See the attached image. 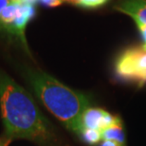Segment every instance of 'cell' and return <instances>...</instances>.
<instances>
[{
	"instance_id": "cell-8",
	"label": "cell",
	"mask_w": 146,
	"mask_h": 146,
	"mask_svg": "<svg viewBox=\"0 0 146 146\" xmlns=\"http://www.w3.org/2000/svg\"><path fill=\"white\" fill-rule=\"evenodd\" d=\"M63 1L82 8L95 9L104 5L108 0H63Z\"/></svg>"
},
{
	"instance_id": "cell-6",
	"label": "cell",
	"mask_w": 146,
	"mask_h": 146,
	"mask_svg": "<svg viewBox=\"0 0 146 146\" xmlns=\"http://www.w3.org/2000/svg\"><path fill=\"white\" fill-rule=\"evenodd\" d=\"M102 135L104 141H113L123 146H126L125 136H124L122 125H116L104 129L102 132Z\"/></svg>"
},
{
	"instance_id": "cell-5",
	"label": "cell",
	"mask_w": 146,
	"mask_h": 146,
	"mask_svg": "<svg viewBox=\"0 0 146 146\" xmlns=\"http://www.w3.org/2000/svg\"><path fill=\"white\" fill-rule=\"evenodd\" d=\"M115 10L146 25V0H120Z\"/></svg>"
},
{
	"instance_id": "cell-2",
	"label": "cell",
	"mask_w": 146,
	"mask_h": 146,
	"mask_svg": "<svg viewBox=\"0 0 146 146\" xmlns=\"http://www.w3.org/2000/svg\"><path fill=\"white\" fill-rule=\"evenodd\" d=\"M25 76L33 92L49 112L67 129L81 136L83 131V115L89 108L87 97L41 70L27 68Z\"/></svg>"
},
{
	"instance_id": "cell-11",
	"label": "cell",
	"mask_w": 146,
	"mask_h": 146,
	"mask_svg": "<svg viewBox=\"0 0 146 146\" xmlns=\"http://www.w3.org/2000/svg\"><path fill=\"white\" fill-rule=\"evenodd\" d=\"M12 139L7 138L6 136H3L0 138V146H9Z\"/></svg>"
},
{
	"instance_id": "cell-4",
	"label": "cell",
	"mask_w": 146,
	"mask_h": 146,
	"mask_svg": "<svg viewBox=\"0 0 146 146\" xmlns=\"http://www.w3.org/2000/svg\"><path fill=\"white\" fill-rule=\"evenodd\" d=\"M116 125H122L120 118L102 108H88L83 115V129H96L102 132L104 129Z\"/></svg>"
},
{
	"instance_id": "cell-9",
	"label": "cell",
	"mask_w": 146,
	"mask_h": 146,
	"mask_svg": "<svg viewBox=\"0 0 146 146\" xmlns=\"http://www.w3.org/2000/svg\"><path fill=\"white\" fill-rule=\"evenodd\" d=\"M135 23L137 25V27H138V29L139 30V32H141V35L142 37V40H143L144 42V44L142 45L143 47L146 49V25L142 24L141 22H139L138 20H134Z\"/></svg>"
},
{
	"instance_id": "cell-1",
	"label": "cell",
	"mask_w": 146,
	"mask_h": 146,
	"mask_svg": "<svg viewBox=\"0 0 146 146\" xmlns=\"http://www.w3.org/2000/svg\"><path fill=\"white\" fill-rule=\"evenodd\" d=\"M0 111L7 138L53 146L55 136L36 102L19 84L0 70Z\"/></svg>"
},
{
	"instance_id": "cell-10",
	"label": "cell",
	"mask_w": 146,
	"mask_h": 146,
	"mask_svg": "<svg viewBox=\"0 0 146 146\" xmlns=\"http://www.w3.org/2000/svg\"><path fill=\"white\" fill-rule=\"evenodd\" d=\"M39 2L41 3V4L46 6V7H49V8L58 7V6H60L62 3H64L63 0H39Z\"/></svg>"
},
{
	"instance_id": "cell-3",
	"label": "cell",
	"mask_w": 146,
	"mask_h": 146,
	"mask_svg": "<svg viewBox=\"0 0 146 146\" xmlns=\"http://www.w3.org/2000/svg\"><path fill=\"white\" fill-rule=\"evenodd\" d=\"M115 72L120 78L139 86L146 83V49L134 46L125 49L115 63Z\"/></svg>"
},
{
	"instance_id": "cell-13",
	"label": "cell",
	"mask_w": 146,
	"mask_h": 146,
	"mask_svg": "<svg viewBox=\"0 0 146 146\" xmlns=\"http://www.w3.org/2000/svg\"><path fill=\"white\" fill-rule=\"evenodd\" d=\"M12 1H13V0H0V15H1L2 11Z\"/></svg>"
},
{
	"instance_id": "cell-12",
	"label": "cell",
	"mask_w": 146,
	"mask_h": 146,
	"mask_svg": "<svg viewBox=\"0 0 146 146\" xmlns=\"http://www.w3.org/2000/svg\"><path fill=\"white\" fill-rule=\"evenodd\" d=\"M100 146H123V145L118 143L116 141H104Z\"/></svg>"
},
{
	"instance_id": "cell-7",
	"label": "cell",
	"mask_w": 146,
	"mask_h": 146,
	"mask_svg": "<svg viewBox=\"0 0 146 146\" xmlns=\"http://www.w3.org/2000/svg\"><path fill=\"white\" fill-rule=\"evenodd\" d=\"M81 137L87 144L94 145L102 139V132L96 129H83Z\"/></svg>"
}]
</instances>
